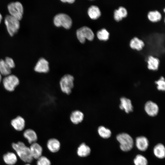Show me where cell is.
I'll list each match as a JSON object with an SVG mask.
<instances>
[{"instance_id":"cell-4","label":"cell","mask_w":165,"mask_h":165,"mask_svg":"<svg viewBox=\"0 0 165 165\" xmlns=\"http://www.w3.org/2000/svg\"><path fill=\"white\" fill-rule=\"evenodd\" d=\"M74 77L71 75L67 74L63 76L59 83L61 91L66 94H70L74 86Z\"/></svg>"},{"instance_id":"cell-17","label":"cell","mask_w":165,"mask_h":165,"mask_svg":"<svg viewBox=\"0 0 165 165\" xmlns=\"http://www.w3.org/2000/svg\"><path fill=\"white\" fill-rule=\"evenodd\" d=\"M11 124L15 130L20 131L24 128L25 121L23 118L20 116H18L11 121Z\"/></svg>"},{"instance_id":"cell-9","label":"cell","mask_w":165,"mask_h":165,"mask_svg":"<svg viewBox=\"0 0 165 165\" xmlns=\"http://www.w3.org/2000/svg\"><path fill=\"white\" fill-rule=\"evenodd\" d=\"M144 109L148 115L154 117L157 115L159 111V108L156 103L152 101H149L145 103Z\"/></svg>"},{"instance_id":"cell-21","label":"cell","mask_w":165,"mask_h":165,"mask_svg":"<svg viewBox=\"0 0 165 165\" xmlns=\"http://www.w3.org/2000/svg\"><path fill=\"white\" fill-rule=\"evenodd\" d=\"M88 14L90 18L93 20L98 19L101 15V12L97 6L93 5L90 7L88 11Z\"/></svg>"},{"instance_id":"cell-6","label":"cell","mask_w":165,"mask_h":165,"mask_svg":"<svg viewBox=\"0 0 165 165\" xmlns=\"http://www.w3.org/2000/svg\"><path fill=\"white\" fill-rule=\"evenodd\" d=\"M53 22L56 26H62L66 29L70 28L72 24L70 17L64 13H59L56 15L54 17Z\"/></svg>"},{"instance_id":"cell-34","label":"cell","mask_w":165,"mask_h":165,"mask_svg":"<svg viewBox=\"0 0 165 165\" xmlns=\"http://www.w3.org/2000/svg\"><path fill=\"white\" fill-rule=\"evenodd\" d=\"M2 16L1 14L0 13V24L1 23L2 19Z\"/></svg>"},{"instance_id":"cell-32","label":"cell","mask_w":165,"mask_h":165,"mask_svg":"<svg viewBox=\"0 0 165 165\" xmlns=\"http://www.w3.org/2000/svg\"><path fill=\"white\" fill-rule=\"evenodd\" d=\"M4 61L6 64L11 69L15 67V63L12 58L9 57H6Z\"/></svg>"},{"instance_id":"cell-26","label":"cell","mask_w":165,"mask_h":165,"mask_svg":"<svg viewBox=\"0 0 165 165\" xmlns=\"http://www.w3.org/2000/svg\"><path fill=\"white\" fill-rule=\"evenodd\" d=\"M97 35L99 40L106 41L109 38L110 33L107 29L103 28L97 31Z\"/></svg>"},{"instance_id":"cell-25","label":"cell","mask_w":165,"mask_h":165,"mask_svg":"<svg viewBox=\"0 0 165 165\" xmlns=\"http://www.w3.org/2000/svg\"><path fill=\"white\" fill-rule=\"evenodd\" d=\"M4 162L9 165H13L17 161V158L15 153L12 152H8L4 154L3 156Z\"/></svg>"},{"instance_id":"cell-1","label":"cell","mask_w":165,"mask_h":165,"mask_svg":"<svg viewBox=\"0 0 165 165\" xmlns=\"http://www.w3.org/2000/svg\"><path fill=\"white\" fill-rule=\"evenodd\" d=\"M13 148L16 152L20 159L25 163L31 162L33 158L32 157L29 147L26 146L23 142L19 141L12 144Z\"/></svg>"},{"instance_id":"cell-18","label":"cell","mask_w":165,"mask_h":165,"mask_svg":"<svg viewBox=\"0 0 165 165\" xmlns=\"http://www.w3.org/2000/svg\"><path fill=\"white\" fill-rule=\"evenodd\" d=\"M84 115L81 111L76 110L73 111L70 116V119L73 124H77L81 123L83 119Z\"/></svg>"},{"instance_id":"cell-19","label":"cell","mask_w":165,"mask_h":165,"mask_svg":"<svg viewBox=\"0 0 165 165\" xmlns=\"http://www.w3.org/2000/svg\"><path fill=\"white\" fill-rule=\"evenodd\" d=\"M47 146L48 149L51 152H56L60 149L61 144L59 141L55 138H51L47 141Z\"/></svg>"},{"instance_id":"cell-15","label":"cell","mask_w":165,"mask_h":165,"mask_svg":"<svg viewBox=\"0 0 165 165\" xmlns=\"http://www.w3.org/2000/svg\"><path fill=\"white\" fill-rule=\"evenodd\" d=\"M29 148L31 156L33 159H38L42 156V148L38 143L35 142L32 143Z\"/></svg>"},{"instance_id":"cell-14","label":"cell","mask_w":165,"mask_h":165,"mask_svg":"<svg viewBox=\"0 0 165 165\" xmlns=\"http://www.w3.org/2000/svg\"><path fill=\"white\" fill-rule=\"evenodd\" d=\"M145 46V43L142 39L137 37L132 38L130 41L129 46L132 49L140 51Z\"/></svg>"},{"instance_id":"cell-30","label":"cell","mask_w":165,"mask_h":165,"mask_svg":"<svg viewBox=\"0 0 165 165\" xmlns=\"http://www.w3.org/2000/svg\"><path fill=\"white\" fill-rule=\"evenodd\" d=\"M155 83L157 85V88L159 90L164 91L165 89V82L164 78L161 76L159 79L156 81Z\"/></svg>"},{"instance_id":"cell-16","label":"cell","mask_w":165,"mask_h":165,"mask_svg":"<svg viewBox=\"0 0 165 165\" xmlns=\"http://www.w3.org/2000/svg\"><path fill=\"white\" fill-rule=\"evenodd\" d=\"M136 145L137 147L140 151H146L148 146L149 142L147 138L144 136L137 137L136 139Z\"/></svg>"},{"instance_id":"cell-24","label":"cell","mask_w":165,"mask_h":165,"mask_svg":"<svg viewBox=\"0 0 165 165\" xmlns=\"http://www.w3.org/2000/svg\"><path fill=\"white\" fill-rule=\"evenodd\" d=\"M153 152L157 158L162 159L165 156V148L164 145L161 143L157 144L154 147Z\"/></svg>"},{"instance_id":"cell-12","label":"cell","mask_w":165,"mask_h":165,"mask_svg":"<svg viewBox=\"0 0 165 165\" xmlns=\"http://www.w3.org/2000/svg\"><path fill=\"white\" fill-rule=\"evenodd\" d=\"M147 67L150 70L155 71L159 69L160 64V61L156 57L153 56H149L146 61Z\"/></svg>"},{"instance_id":"cell-33","label":"cell","mask_w":165,"mask_h":165,"mask_svg":"<svg viewBox=\"0 0 165 165\" xmlns=\"http://www.w3.org/2000/svg\"><path fill=\"white\" fill-rule=\"evenodd\" d=\"M62 2H67L70 3H73L75 0H61Z\"/></svg>"},{"instance_id":"cell-20","label":"cell","mask_w":165,"mask_h":165,"mask_svg":"<svg viewBox=\"0 0 165 165\" xmlns=\"http://www.w3.org/2000/svg\"><path fill=\"white\" fill-rule=\"evenodd\" d=\"M147 16L148 20L152 23H156L160 21L163 17L161 12L157 10L149 11Z\"/></svg>"},{"instance_id":"cell-36","label":"cell","mask_w":165,"mask_h":165,"mask_svg":"<svg viewBox=\"0 0 165 165\" xmlns=\"http://www.w3.org/2000/svg\"><path fill=\"white\" fill-rule=\"evenodd\" d=\"M25 165H30V164L29 163H27V164H25Z\"/></svg>"},{"instance_id":"cell-11","label":"cell","mask_w":165,"mask_h":165,"mask_svg":"<svg viewBox=\"0 0 165 165\" xmlns=\"http://www.w3.org/2000/svg\"><path fill=\"white\" fill-rule=\"evenodd\" d=\"M120 101L119 107L121 109L124 110L127 113L133 111V107L130 100L123 97L120 98Z\"/></svg>"},{"instance_id":"cell-10","label":"cell","mask_w":165,"mask_h":165,"mask_svg":"<svg viewBox=\"0 0 165 165\" xmlns=\"http://www.w3.org/2000/svg\"><path fill=\"white\" fill-rule=\"evenodd\" d=\"M49 69L48 61L43 58L38 60L34 68V70L36 72L40 73H47Z\"/></svg>"},{"instance_id":"cell-35","label":"cell","mask_w":165,"mask_h":165,"mask_svg":"<svg viewBox=\"0 0 165 165\" xmlns=\"http://www.w3.org/2000/svg\"><path fill=\"white\" fill-rule=\"evenodd\" d=\"M2 75L0 73V83L1 81V80H2Z\"/></svg>"},{"instance_id":"cell-7","label":"cell","mask_w":165,"mask_h":165,"mask_svg":"<svg viewBox=\"0 0 165 165\" xmlns=\"http://www.w3.org/2000/svg\"><path fill=\"white\" fill-rule=\"evenodd\" d=\"M76 35L78 39L81 43H84L86 39L92 41L94 37L92 30L86 26L82 27L78 29L76 31Z\"/></svg>"},{"instance_id":"cell-22","label":"cell","mask_w":165,"mask_h":165,"mask_svg":"<svg viewBox=\"0 0 165 165\" xmlns=\"http://www.w3.org/2000/svg\"><path fill=\"white\" fill-rule=\"evenodd\" d=\"M24 136L28 141L29 144H32L35 142L38 138L36 132L33 130L28 129L24 133Z\"/></svg>"},{"instance_id":"cell-23","label":"cell","mask_w":165,"mask_h":165,"mask_svg":"<svg viewBox=\"0 0 165 165\" xmlns=\"http://www.w3.org/2000/svg\"><path fill=\"white\" fill-rule=\"evenodd\" d=\"M91 152L90 147L84 143H82L79 146L77 150L78 155L81 157H86L89 155Z\"/></svg>"},{"instance_id":"cell-31","label":"cell","mask_w":165,"mask_h":165,"mask_svg":"<svg viewBox=\"0 0 165 165\" xmlns=\"http://www.w3.org/2000/svg\"><path fill=\"white\" fill-rule=\"evenodd\" d=\"M50 160L45 156H41L37 159V165H51Z\"/></svg>"},{"instance_id":"cell-28","label":"cell","mask_w":165,"mask_h":165,"mask_svg":"<svg viewBox=\"0 0 165 165\" xmlns=\"http://www.w3.org/2000/svg\"><path fill=\"white\" fill-rule=\"evenodd\" d=\"M0 73L2 75L6 76L10 75L11 73V69L3 59L0 60Z\"/></svg>"},{"instance_id":"cell-5","label":"cell","mask_w":165,"mask_h":165,"mask_svg":"<svg viewBox=\"0 0 165 165\" xmlns=\"http://www.w3.org/2000/svg\"><path fill=\"white\" fill-rule=\"evenodd\" d=\"M7 8L10 15L19 20L22 19L24 13V8L20 2H11L8 5Z\"/></svg>"},{"instance_id":"cell-8","label":"cell","mask_w":165,"mask_h":165,"mask_svg":"<svg viewBox=\"0 0 165 165\" xmlns=\"http://www.w3.org/2000/svg\"><path fill=\"white\" fill-rule=\"evenodd\" d=\"M4 88L9 91H13L19 83L18 78L13 75L6 76L2 81Z\"/></svg>"},{"instance_id":"cell-2","label":"cell","mask_w":165,"mask_h":165,"mask_svg":"<svg viewBox=\"0 0 165 165\" xmlns=\"http://www.w3.org/2000/svg\"><path fill=\"white\" fill-rule=\"evenodd\" d=\"M116 139L120 143V149L124 152H128L133 147L134 141L131 137L126 133H121L116 136Z\"/></svg>"},{"instance_id":"cell-13","label":"cell","mask_w":165,"mask_h":165,"mask_svg":"<svg viewBox=\"0 0 165 165\" xmlns=\"http://www.w3.org/2000/svg\"><path fill=\"white\" fill-rule=\"evenodd\" d=\"M128 12L127 9L123 6H119L117 9H115L113 12V18L117 22L121 21L123 18L127 16Z\"/></svg>"},{"instance_id":"cell-27","label":"cell","mask_w":165,"mask_h":165,"mask_svg":"<svg viewBox=\"0 0 165 165\" xmlns=\"http://www.w3.org/2000/svg\"><path fill=\"white\" fill-rule=\"evenodd\" d=\"M97 131L99 135L103 138H109L111 135L112 132L110 130L104 126L99 127Z\"/></svg>"},{"instance_id":"cell-29","label":"cell","mask_w":165,"mask_h":165,"mask_svg":"<svg viewBox=\"0 0 165 165\" xmlns=\"http://www.w3.org/2000/svg\"><path fill=\"white\" fill-rule=\"evenodd\" d=\"M135 165H148V161L147 159L144 156L140 155H137L134 160Z\"/></svg>"},{"instance_id":"cell-3","label":"cell","mask_w":165,"mask_h":165,"mask_svg":"<svg viewBox=\"0 0 165 165\" xmlns=\"http://www.w3.org/2000/svg\"><path fill=\"white\" fill-rule=\"evenodd\" d=\"M4 22L9 35L13 36L16 33L20 27L19 20L10 15L6 16Z\"/></svg>"}]
</instances>
